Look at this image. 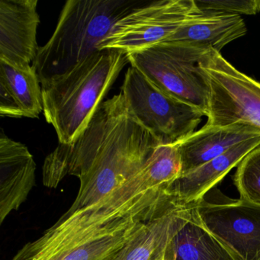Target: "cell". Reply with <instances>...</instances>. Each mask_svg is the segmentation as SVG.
<instances>
[{
    "label": "cell",
    "instance_id": "cell-19",
    "mask_svg": "<svg viewBox=\"0 0 260 260\" xmlns=\"http://www.w3.org/2000/svg\"><path fill=\"white\" fill-rule=\"evenodd\" d=\"M203 14L255 15L260 12L259 0H194Z\"/></svg>",
    "mask_w": 260,
    "mask_h": 260
},
{
    "label": "cell",
    "instance_id": "cell-18",
    "mask_svg": "<svg viewBox=\"0 0 260 260\" xmlns=\"http://www.w3.org/2000/svg\"><path fill=\"white\" fill-rule=\"evenodd\" d=\"M237 167L234 182L240 199L260 205V145L248 153Z\"/></svg>",
    "mask_w": 260,
    "mask_h": 260
},
{
    "label": "cell",
    "instance_id": "cell-2",
    "mask_svg": "<svg viewBox=\"0 0 260 260\" xmlns=\"http://www.w3.org/2000/svg\"><path fill=\"white\" fill-rule=\"evenodd\" d=\"M148 180L143 168L97 203L67 211L11 260L115 259L164 197Z\"/></svg>",
    "mask_w": 260,
    "mask_h": 260
},
{
    "label": "cell",
    "instance_id": "cell-1",
    "mask_svg": "<svg viewBox=\"0 0 260 260\" xmlns=\"http://www.w3.org/2000/svg\"><path fill=\"white\" fill-rule=\"evenodd\" d=\"M157 140L135 118L121 92L103 102L74 142L59 144L43 166V183L57 188L67 176L80 179L73 212L100 202L138 174Z\"/></svg>",
    "mask_w": 260,
    "mask_h": 260
},
{
    "label": "cell",
    "instance_id": "cell-7",
    "mask_svg": "<svg viewBox=\"0 0 260 260\" xmlns=\"http://www.w3.org/2000/svg\"><path fill=\"white\" fill-rule=\"evenodd\" d=\"M209 84L205 125L244 124L260 130V83L211 50L201 63Z\"/></svg>",
    "mask_w": 260,
    "mask_h": 260
},
{
    "label": "cell",
    "instance_id": "cell-17",
    "mask_svg": "<svg viewBox=\"0 0 260 260\" xmlns=\"http://www.w3.org/2000/svg\"><path fill=\"white\" fill-rule=\"evenodd\" d=\"M246 32L247 28L240 16L202 14L185 22L166 42L189 44L220 53L223 47Z\"/></svg>",
    "mask_w": 260,
    "mask_h": 260
},
{
    "label": "cell",
    "instance_id": "cell-6",
    "mask_svg": "<svg viewBox=\"0 0 260 260\" xmlns=\"http://www.w3.org/2000/svg\"><path fill=\"white\" fill-rule=\"evenodd\" d=\"M121 92L132 115L162 145L177 144L188 138L205 116L158 89L134 67L126 72Z\"/></svg>",
    "mask_w": 260,
    "mask_h": 260
},
{
    "label": "cell",
    "instance_id": "cell-13",
    "mask_svg": "<svg viewBox=\"0 0 260 260\" xmlns=\"http://www.w3.org/2000/svg\"><path fill=\"white\" fill-rule=\"evenodd\" d=\"M182 206L165 193L151 215L135 231L114 260H165Z\"/></svg>",
    "mask_w": 260,
    "mask_h": 260
},
{
    "label": "cell",
    "instance_id": "cell-4",
    "mask_svg": "<svg viewBox=\"0 0 260 260\" xmlns=\"http://www.w3.org/2000/svg\"><path fill=\"white\" fill-rule=\"evenodd\" d=\"M140 4L128 0H68L54 34L39 48L31 64L41 85L101 51L99 46L114 25Z\"/></svg>",
    "mask_w": 260,
    "mask_h": 260
},
{
    "label": "cell",
    "instance_id": "cell-12",
    "mask_svg": "<svg viewBox=\"0 0 260 260\" xmlns=\"http://www.w3.org/2000/svg\"><path fill=\"white\" fill-rule=\"evenodd\" d=\"M259 145L258 136L234 146L221 156L180 175L167 187L166 194L175 203L182 206L202 200L248 153Z\"/></svg>",
    "mask_w": 260,
    "mask_h": 260
},
{
    "label": "cell",
    "instance_id": "cell-11",
    "mask_svg": "<svg viewBox=\"0 0 260 260\" xmlns=\"http://www.w3.org/2000/svg\"><path fill=\"white\" fill-rule=\"evenodd\" d=\"M36 164L28 147L0 135V223L26 201L36 184Z\"/></svg>",
    "mask_w": 260,
    "mask_h": 260
},
{
    "label": "cell",
    "instance_id": "cell-10",
    "mask_svg": "<svg viewBox=\"0 0 260 260\" xmlns=\"http://www.w3.org/2000/svg\"><path fill=\"white\" fill-rule=\"evenodd\" d=\"M38 0L0 1V60L18 68L31 66L39 47Z\"/></svg>",
    "mask_w": 260,
    "mask_h": 260
},
{
    "label": "cell",
    "instance_id": "cell-16",
    "mask_svg": "<svg viewBox=\"0 0 260 260\" xmlns=\"http://www.w3.org/2000/svg\"><path fill=\"white\" fill-rule=\"evenodd\" d=\"M32 66L18 68L0 60V115L10 118H39L43 97Z\"/></svg>",
    "mask_w": 260,
    "mask_h": 260
},
{
    "label": "cell",
    "instance_id": "cell-9",
    "mask_svg": "<svg viewBox=\"0 0 260 260\" xmlns=\"http://www.w3.org/2000/svg\"><path fill=\"white\" fill-rule=\"evenodd\" d=\"M191 204L202 224L235 260H260V205L220 193Z\"/></svg>",
    "mask_w": 260,
    "mask_h": 260
},
{
    "label": "cell",
    "instance_id": "cell-8",
    "mask_svg": "<svg viewBox=\"0 0 260 260\" xmlns=\"http://www.w3.org/2000/svg\"><path fill=\"white\" fill-rule=\"evenodd\" d=\"M203 14L194 0H161L136 7L120 19L99 49L128 53L166 42L185 22Z\"/></svg>",
    "mask_w": 260,
    "mask_h": 260
},
{
    "label": "cell",
    "instance_id": "cell-3",
    "mask_svg": "<svg viewBox=\"0 0 260 260\" xmlns=\"http://www.w3.org/2000/svg\"><path fill=\"white\" fill-rule=\"evenodd\" d=\"M127 63L125 51L101 50L42 85L45 119L59 144H72L80 136Z\"/></svg>",
    "mask_w": 260,
    "mask_h": 260
},
{
    "label": "cell",
    "instance_id": "cell-15",
    "mask_svg": "<svg viewBox=\"0 0 260 260\" xmlns=\"http://www.w3.org/2000/svg\"><path fill=\"white\" fill-rule=\"evenodd\" d=\"M165 260H235L205 228L192 205L182 206Z\"/></svg>",
    "mask_w": 260,
    "mask_h": 260
},
{
    "label": "cell",
    "instance_id": "cell-5",
    "mask_svg": "<svg viewBox=\"0 0 260 260\" xmlns=\"http://www.w3.org/2000/svg\"><path fill=\"white\" fill-rule=\"evenodd\" d=\"M210 51L182 42H161L128 53V60L158 89L207 116L210 88L201 63Z\"/></svg>",
    "mask_w": 260,
    "mask_h": 260
},
{
    "label": "cell",
    "instance_id": "cell-14",
    "mask_svg": "<svg viewBox=\"0 0 260 260\" xmlns=\"http://www.w3.org/2000/svg\"><path fill=\"white\" fill-rule=\"evenodd\" d=\"M260 136V130L244 124L205 125L178 143L182 173H188L231 150L234 146Z\"/></svg>",
    "mask_w": 260,
    "mask_h": 260
}]
</instances>
